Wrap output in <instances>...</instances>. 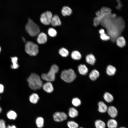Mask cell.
<instances>
[{"mask_svg": "<svg viewBox=\"0 0 128 128\" xmlns=\"http://www.w3.org/2000/svg\"><path fill=\"white\" fill-rule=\"evenodd\" d=\"M78 68L79 72L82 75H86L88 72V69L85 64H81L79 65L78 66Z\"/></svg>", "mask_w": 128, "mask_h": 128, "instance_id": "16", "label": "cell"}, {"mask_svg": "<svg viewBox=\"0 0 128 128\" xmlns=\"http://www.w3.org/2000/svg\"><path fill=\"white\" fill-rule=\"evenodd\" d=\"M11 60L12 64L11 66V68L14 69H17L19 67L18 62V58L16 56L11 57Z\"/></svg>", "mask_w": 128, "mask_h": 128, "instance_id": "23", "label": "cell"}, {"mask_svg": "<svg viewBox=\"0 0 128 128\" xmlns=\"http://www.w3.org/2000/svg\"><path fill=\"white\" fill-rule=\"evenodd\" d=\"M51 12L47 11L42 13L41 15L40 20L41 22L45 25H48L50 24L52 17Z\"/></svg>", "mask_w": 128, "mask_h": 128, "instance_id": "7", "label": "cell"}, {"mask_svg": "<svg viewBox=\"0 0 128 128\" xmlns=\"http://www.w3.org/2000/svg\"><path fill=\"white\" fill-rule=\"evenodd\" d=\"M53 116L54 120L57 122L64 121L67 118V114L63 112H56L53 114Z\"/></svg>", "mask_w": 128, "mask_h": 128, "instance_id": "8", "label": "cell"}, {"mask_svg": "<svg viewBox=\"0 0 128 128\" xmlns=\"http://www.w3.org/2000/svg\"><path fill=\"white\" fill-rule=\"evenodd\" d=\"M116 69L114 66L111 65H109L107 67L106 69V72L109 76H113L115 73Z\"/></svg>", "mask_w": 128, "mask_h": 128, "instance_id": "19", "label": "cell"}, {"mask_svg": "<svg viewBox=\"0 0 128 128\" xmlns=\"http://www.w3.org/2000/svg\"><path fill=\"white\" fill-rule=\"evenodd\" d=\"M4 87L1 84H0V94L2 93L4 91Z\"/></svg>", "mask_w": 128, "mask_h": 128, "instance_id": "36", "label": "cell"}, {"mask_svg": "<svg viewBox=\"0 0 128 128\" xmlns=\"http://www.w3.org/2000/svg\"><path fill=\"white\" fill-rule=\"evenodd\" d=\"M37 41L40 44H43L46 43L47 40V36L44 33H40L38 35Z\"/></svg>", "mask_w": 128, "mask_h": 128, "instance_id": "10", "label": "cell"}, {"mask_svg": "<svg viewBox=\"0 0 128 128\" xmlns=\"http://www.w3.org/2000/svg\"><path fill=\"white\" fill-rule=\"evenodd\" d=\"M7 115L8 118L10 119L15 120L17 116L16 113L13 110H10L7 113Z\"/></svg>", "mask_w": 128, "mask_h": 128, "instance_id": "27", "label": "cell"}, {"mask_svg": "<svg viewBox=\"0 0 128 128\" xmlns=\"http://www.w3.org/2000/svg\"><path fill=\"white\" fill-rule=\"evenodd\" d=\"M99 72L97 70L94 69L91 71L90 73L89 77L91 80L94 81L99 77Z\"/></svg>", "mask_w": 128, "mask_h": 128, "instance_id": "21", "label": "cell"}, {"mask_svg": "<svg viewBox=\"0 0 128 128\" xmlns=\"http://www.w3.org/2000/svg\"><path fill=\"white\" fill-rule=\"evenodd\" d=\"M83 128V127H79V128Z\"/></svg>", "mask_w": 128, "mask_h": 128, "instance_id": "42", "label": "cell"}, {"mask_svg": "<svg viewBox=\"0 0 128 128\" xmlns=\"http://www.w3.org/2000/svg\"><path fill=\"white\" fill-rule=\"evenodd\" d=\"M7 128H17L14 125H8L7 126Z\"/></svg>", "mask_w": 128, "mask_h": 128, "instance_id": "38", "label": "cell"}, {"mask_svg": "<svg viewBox=\"0 0 128 128\" xmlns=\"http://www.w3.org/2000/svg\"><path fill=\"white\" fill-rule=\"evenodd\" d=\"M99 32L100 35L102 34L105 33V30L103 28L100 29L99 30Z\"/></svg>", "mask_w": 128, "mask_h": 128, "instance_id": "37", "label": "cell"}, {"mask_svg": "<svg viewBox=\"0 0 128 128\" xmlns=\"http://www.w3.org/2000/svg\"><path fill=\"white\" fill-rule=\"evenodd\" d=\"M48 33L50 36L54 37L56 36L57 34L56 30L52 28H50L48 29Z\"/></svg>", "mask_w": 128, "mask_h": 128, "instance_id": "31", "label": "cell"}, {"mask_svg": "<svg viewBox=\"0 0 128 128\" xmlns=\"http://www.w3.org/2000/svg\"><path fill=\"white\" fill-rule=\"evenodd\" d=\"M115 42L117 45L120 48L124 47L125 46L126 44L124 38L122 36H119L116 38Z\"/></svg>", "mask_w": 128, "mask_h": 128, "instance_id": "11", "label": "cell"}, {"mask_svg": "<svg viewBox=\"0 0 128 128\" xmlns=\"http://www.w3.org/2000/svg\"><path fill=\"white\" fill-rule=\"evenodd\" d=\"M72 9L69 7L64 6L63 7L61 13L64 16H69L72 14Z\"/></svg>", "mask_w": 128, "mask_h": 128, "instance_id": "20", "label": "cell"}, {"mask_svg": "<svg viewBox=\"0 0 128 128\" xmlns=\"http://www.w3.org/2000/svg\"><path fill=\"white\" fill-rule=\"evenodd\" d=\"M50 24L54 27L60 26L61 25L60 20L57 15H55L52 16Z\"/></svg>", "mask_w": 128, "mask_h": 128, "instance_id": "14", "label": "cell"}, {"mask_svg": "<svg viewBox=\"0 0 128 128\" xmlns=\"http://www.w3.org/2000/svg\"><path fill=\"white\" fill-rule=\"evenodd\" d=\"M42 87L44 90L48 93H51L54 90L53 85L50 82H46L43 85Z\"/></svg>", "mask_w": 128, "mask_h": 128, "instance_id": "12", "label": "cell"}, {"mask_svg": "<svg viewBox=\"0 0 128 128\" xmlns=\"http://www.w3.org/2000/svg\"><path fill=\"white\" fill-rule=\"evenodd\" d=\"M117 3V5L116 7V9L120 10L123 7V5L120 0H115Z\"/></svg>", "mask_w": 128, "mask_h": 128, "instance_id": "34", "label": "cell"}, {"mask_svg": "<svg viewBox=\"0 0 128 128\" xmlns=\"http://www.w3.org/2000/svg\"><path fill=\"white\" fill-rule=\"evenodd\" d=\"M107 111L109 115L113 118H115L118 115V110L114 106H111L108 107Z\"/></svg>", "mask_w": 128, "mask_h": 128, "instance_id": "9", "label": "cell"}, {"mask_svg": "<svg viewBox=\"0 0 128 128\" xmlns=\"http://www.w3.org/2000/svg\"><path fill=\"white\" fill-rule=\"evenodd\" d=\"M1 47H0V52H1Z\"/></svg>", "mask_w": 128, "mask_h": 128, "instance_id": "41", "label": "cell"}, {"mask_svg": "<svg viewBox=\"0 0 128 128\" xmlns=\"http://www.w3.org/2000/svg\"></svg>", "mask_w": 128, "mask_h": 128, "instance_id": "43", "label": "cell"}, {"mask_svg": "<svg viewBox=\"0 0 128 128\" xmlns=\"http://www.w3.org/2000/svg\"><path fill=\"white\" fill-rule=\"evenodd\" d=\"M107 125L108 128H117L118 127V123L116 120L112 119L108 121Z\"/></svg>", "mask_w": 128, "mask_h": 128, "instance_id": "17", "label": "cell"}, {"mask_svg": "<svg viewBox=\"0 0 128 128\" xmlns=\"http://www.w3.org/2000/svg\"><path fill=\"white\" fill-rule=\"evenodd\" d=\"M2 111V109L1 107L0 106V113Z\"/></svg>", "mask_w": 128, "mask_h": 128, "instance_id": "39", "label": "cell"}, {"mask_svg": "<svg viewBox=\"0 0 128 128\" xmlns=\"http://www.w3.org/2000/svg\"><path fill=\"white\" fill-rule=\"evenodd\" d=\"M67 125L69 128H78V124L73 121H70L68 122Z\"/></svg>", "mask_w": 128, "mask_h": 128, "instance_id": "30", "label": "cell"}, {"mask_svg": "<svg viewBox=\"0 0 128 128\" xmlns=\"http://www.w3.org/2000/svg\"><path fill=\"white\" fill-rule=\"evenodd\" d=\"M72 103L74 106L78 107L81 105V101L80 99L78 98H75L73 99Z\"/></svg>", "mask_w": 128, "mask_h": 128, "instance_id": "32", "label": "cell"}, {"mask_svg": "<svg viewBox=\"0 0 128 128\" xmlns=\"http://www.w3.org/2000/svg\"><path fill=\"white\" fill-rule=\"evenodd\" d=\"M39 99V97L38 95L36 93L32 94L29 97L30 101L33 104L37 103Z\"/></svg>", "mask_w": 128, "mask_h": 128, "instance_id": "24", "label": "cell"}, {"mask_svg": "<svg viewBox=\"0 0 128 128\" xmlns=\"http://www.w3.org/2000/svg\"><path fill=\"white\" fill-rule=\"evenodd\" d=\"M59 70L58 66L56 64H53L51 66L50 71L47 73H44L41 74V78L47 82H53L55 81V74L58 72Z\"/></svg>", "mask_w": 128, "mask_h": 128, "instance_id": "4", "label": "cell"}, {"mask_svg": "<svg viewBox=\"0 0 128 128\" xmlns=\"http://www.w3.org/2000/svg\"><path fill=\"white\" fill-rule=\"evenodd\" d=\"M44 120L41 117H38L36 120V123L37 127L39 128H41L43 126Z\"/></svg>", "mask_w": 128, "mask_h": 128, "instance_id": "28", "label": "cell"}, {"mask_svg": "<svg viewBox=\"0 0 128 128\" xmlns=\"http://www.w3.org/2000/svg\"><path fill=\"white\" fill-rule=\"evenodd\" d=\"M100 37L102 40L104 41H107L110 39V36L105 33L100 35Z\"/></svg>", "mask_w": 128, "mask_h": 128, "instance_id": "33", "label": "cell"}, {"mask_svg": "<svg viewBox=\"0 0 128 128\" xmlns=\"http://www.w3.org/2000/svg\"><path fill=\"white\" fill-rule=\"evenodd\" d=\"M61 78L65 82L70 83L74 81L76 77L74 71L71 69L64 70L61 73Z\"/></svg>", "mask_w": 128, "mask_h": 128, "instance_id": "5", "label": "cell"}, {"mask_svg": "<svg viewBox=\"0 0 128 128\" xmlns=\"http://www.w3.org/2000/svg\"><path fill=\"white\" fill-rule=\"evenodd\" d=\"M72 58L76 60H79L82 58V55L81 53L78 51L75 50L73 51L71 54Z\"/></svg>", "mask_w": 128, "mask_h": 128, "instance_id": "18", "label": "cell"}, {"mask_svg": "<svg viewBox=\"0 0 128 128\" xmlns=\"http://www.w3.org/2000/svg\"><path fill=\"white\" fill-rule=\"evenodd\" d=\"M86 62L91 65H94L96 62V59L95 56L92 54L87 55L85 58Z\"/></svg>", "mask_w": 128, "mask_h": 128, "instance_id": "13", "label": "cell"}, {"mask_svg": "<svg viewBox=\"0 0 128 128\" xmlns=\"http://www.w3.org/2000/svg\"><path fill=\"white\" fill-rule=\"evenodd\" d=\"M95 125L96 128H105L106 127V124L105 122L100 119L95 121Z\"/></svg>", "mask_w": 128, "mask_h": 128, "instance_id": "25", "label": "cell"}, {"mask_svg": "<svg viewBox=\"0 0 128 128\" xmlns=\"http://www.w3.org/2000/svg\"><path fill=\"white\" fill-rule=\"evenodd\" d=\"M59 54L62 56L66 57L69 54L68 50L64 48H61L59 50Z\"/></svg>", "mask_w": 128, "mask_h": 128, "instance_id": "29", "label": "cell"}, {"mask_svg": "<svg viewBox=\"0 0 128 128\" xmlns=\"http://www.w3.org/2000/svg\"><path fill=\"white\" fill-rule=\"evenodd\" d=\"M119 128H126L124 127H121Z\"/></svg>", "mask_w": 128, "mask_h": 128, "instance_id": "40", "label": "cell"}, {"mask_svg": "<svg viewBox=\"0 0 128 128\" xmlns=\"http://www.w3.org/2000/svg\"><path fill=\"white\" fill-rule=\"evenodd\" d=\"M103 97L105 101L109 103L112 102L114 100L113 96L108 92L105 93Z\"/></svg>", "mask_w": 128, "mask_h": 128, "instance_id": "26", "label": "cell"}, {"mask_svg": "<svg viewBox=\"0 0 128 128\" xmlns=\"http://www.w3.org/2000/svg\"><path fill=\"white\" fill-rule=\"evenodd\" d=\"M98 111L102 113H104L107 111L108 107L103 101H100L98 103Z\"/></svg>", "mask_w": 128, "mask_h": 128, "instance_id": "15", "label": "cell"}, {"mask_svg": "<svg viewBox=\"0 0 128 128\" xmlns=\"http://www.w3.org/2000/svg\"><path fill=\"white\" fill-rule=\"evenodd\" d=\"M27 81L29 87L34 90L40 89L43 85L40 77L34 73H32L27 78Z\"/></svg>", "mask_w": 128, "mask_h": 128, "instance_id": "2", "label": "cell"}, {"mask_svg": "<svg viewBox=\"0 0 128 128\" xmlns=\"http://www.w3.org/2000/svg\"><path fill=\"white\" fill-rule=\"evenodd\" d=\"M25 29L29 34L32 37L37 36L40 32L38 26L30 18L28 19L25 26Z\"/></svg>", "mask_w": 128, "mask_h": 128, "instance_id": "3", "label": "cell"}, {"mask_svg": "<svg viewBox=\"0 0 128 128\" xmlns=\"http://www.w3.org/2000/svg\"><path fill=\"white\" fill-rule=\"evenodd\" d=\"M101 24L105 30V33L110 37V40L114 42L118 37L121 36L125 27L123 18L118 16L114 13L106 16L101 21Z\"/></svg>", "mask_w": 128, "mask_h": 128, "instance_id": "1", "label": "cell"}, {"mask_svg": "<svg viewBox=\"0 0 128 128\" xmlns=\"http://www.w3.org/2000/svg\"><path fill=\"white\" fill-rule=\"evenodd\" d=\"M78 114V112L76 109L73 107H71L69 108V115L70 117L74 118L77 117Z\"/></svg>", "mask_w": 128, "mask_h": 128, "instance_id": "22", "label": "cell"}, {"mask_svg": "<svg viewBox=\"0 0 128 128\" xmlns=\"http://www.w3.org/2000/svg\"><path fill=\"white\" fill-rule=\"evenodd\" d=\"M0 128H6L5 122L3 119H0Z\"/></svg>", "mask_w": 128, "mask_h": 128, "instance_id": "35", "label": "cell"}, {"mask_svg": "<svg viewBox=\"0 0 128 128\" xmlns=\"http://www.w3.org/2000/svg\"><path fill=\"white\" fill-rule=\"evenodd\" d=\"M25 50L27 54L32 56L36 55L39 52L38 46L31 41H28L26 43Z\"/></svg>", "mask_w": 128, "mask_h": 128, "instance_id": "6", "label": "cell"}]
</instances>
